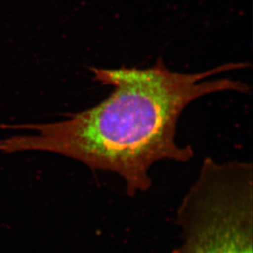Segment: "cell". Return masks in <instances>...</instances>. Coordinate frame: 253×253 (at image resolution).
<instances>
[{
    "instance_id": "1",
    "label": "cell",
    "mask_w": 253,
    "mask_h": 253,
    "mask_svg": "<svg viewBox=\"0 0 253 253\" xmlns=\"http://www.w3.org/2000/svg\"><path fill=\"white\" fill-rule=\"evenodd\" d=\"M245 67L227 64L199 73H174L160 60L148 69H91L94 79L113 87L106 99L70 118L51 123L1 124L0 129H27L30 135L0 140V152L42 151L113 172L135 196L152 186L150 169L162 161L187 163L194 151L176 141L184 110L200 98L224 91L245 93L249 86L214 74Z\"/></svg>"
},
{
    "instance_id": "2",
    "label": "cell",
    "mask_w": 253,
    "mask_h": 253,
    "mask_svg": "<svg viewBox=\"0 0 253 253\" xmlns=\"http://www.w3.org/2000/svg\"><path fill=\"white\" fill-rule=\"evenodd\" d=\"M180 244L171 253H253L252 163L206 158L176 210Z\"/></svg>"
}]
</instances>
